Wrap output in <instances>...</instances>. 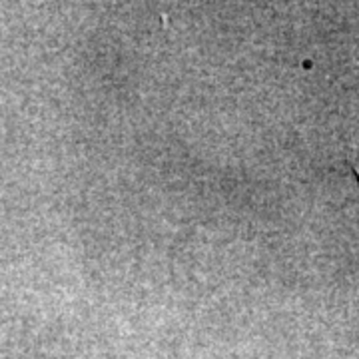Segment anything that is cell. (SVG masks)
Listing matches in <instances>:
<instances>
[{
	"label": "cell",
	"mask_w": 359,
	"mask_h": 359,
	"mask_svg": "<svg viewBox=\"0 0 359 359\" xmlns=\"http://www.w3.org/2000/svg\"><path fill=\"white\" fill-rule=\"evenodd\" d=\"M351 164H353V170H355V174H358V178H359V146L353 150V154H351ZM358 297H359V292H358Z\"/></svg>",
	"instance_id": "cell-1"
}]
</instances>
